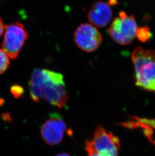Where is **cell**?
Instances as JSON below:
<instances>
[{"instance_id":"7a4b0ae2","label":"cell","mask_w":155,"mask_h":156,"mask_svg":"<svg viewBox=\"0 0 155 156\" xmlns=\"http://www.w3.org/2000/svg\"><path fill=\"white\" fill-rule=\"evenodd\" d=\"M132 58L136 86L155 92V51L138 47L133 51Z\"/></svg>"},{"instance_id":"4fadbf2b","label":"cell","mask_w":155,"mask_h":156,"mask_svg":"<svg viewBox=\"0 0 155 156\" xmlns=\"http://www.w3.org/2000/svg\"><path fill=\"white\" fill-rule=\"evenodd\" d=\"M10 91L16 99L21 97L24 94V89L19 85H13L11 87Z\"/></svg>"},{"instance_id":"e0dca14e","label":"cell","mask_w":155,"mask_h":156,"mask_svg":"<svg viewBox=\"0 0 155 156\" xmlns=\"http://www.w3.org/2000/svg\"><path fill=\"white\" fill-rule=\"evenodd\" d=\"M4 102V101L2 100V99H0V105L2 104V103Z\"/></svg>"},{"instance_id":"9a60e30c","label":"cell","mask_w":155,"mask_h":156,"mask_svg":"<svg viewBox=\"0 0 155 156\" xmlns=\"http://www.w3.org/2000/svg\"><path fill=\"white\" fill-rule=\"evenodd\" d=\"M4 28L5 27L4 26L3 21L2 20L1 18L0 17V36L3 34Z\"/></svg>"},{"instance_id":"5b68a950","label":"cell","mask_w":155,"mask_h":156,"mask_svg":"<svg viewBox=\"0 0 155 156\" xmlns=\"http://www.w3.org/2000/svg\"><path fill=\"white\" fill-rule=\"evenodd\" d=\"M74 40L78 47L86 52L96 50L102 41V37L96 27L91 24L82 23L78 27Z\"/></svg>"},{"instance_id":"3957f363","label":"cell","mask_w":155,"mask_h":156,"mask_svg":"<svg viewBox=\"0 0 155 156\" xmlns=\"http://www.w3.org/2000/svg\"><path fill=\"white\" fill-rule=\"evenodd\" d=\"M138 27L135 17L127 15L123 11L113 21L108 29L110 37L116 43L126 45L130 44L136 37Z\"/></svg>"},{"instance_id":"8fae6325","label":"cell","mask_w":155,"mask_h":156,"mask_svg":"<svg viewBox=\"0 0 155 156\" xmlns=\"http://www.w3.org/2000/svg\"><path fill=\"white\" fill-rule=\"evenodd\" d=\"M9 58L6 52L0 49V74H2L7 69L9 66Z\"/></svg>"},{"instance_id":"ba28073f","label":"cell","mask_w":155,"mask_h":156,"mask_svg":"<svg viewBox=\"0 0 155 156\" xmlns=\"http://www.w3.org/2000/svg\"><path fill=\"white\" fill-rule=\"evenodd\" d=\"M112 17V11L109 4L102 1H96L93 3L88 14L90 22L99 27L107 25Z\"/></svg>"},{"instance_id":"5bb4252c","label":"cell","mask_w":155,"mask_h":156,"mask_svg":"<svg viewBox=\"0 0 155 156\" xmlns=\"http://www.w3.org/2000/svg\"><path fill=\"white\" fill-rule=\"evenodd\" d=\"M143 129V133L150 142L153 144L155 146V139L153 137V130L146 127H140Z\"/></svg>"},{"instance_id":"9c48e42d","label":"cell","mask_w":155,"mask_h":156,"mask_svg":"<svg viewBox=\"0 0 155 156\" xmlns=\"http://www.w3.org/2000/svg\"><path fill=\"white\" fill-rule=\"evenodd\" d=\"M145 126L155 130V119L140 118L138 117H133V120L126 122V127L130 129Z\"/></svg>"},{"instance_id":"8992f818","label":"cell","mask_w":155,"mask_h":156,"mask_svg":"<svg viewBox=\"0 0 155 156\" xmlns=\"http://www.w3.org/2000/svg\"><path fill=\"white\" fill-rule=\"evenodd\" d=\"M66 129V123L62 117L58 114H53L42 125L41 137L47 144L54 146L62 141Z\"/></svg>"},{"instance_id":"6da1fadb","label":"cell","mask_w":155,"mask_h":156,"mask_svg":"<svg viewBox=\"0 0 155 156\" xmlns=\"http://www.w3.org/2000/svg\"><path fill=\"white\" fill-rule=\"evenodd\" d=\"M29 91L34 102L44 100L59 108L64 107L68 100L63 75L46 69L36 68L33 71Z\"/></svg>"},{"instance_id":"2e32d148","label":"cell","mask_w":155,"mask_h":156,"mask_svg":"<svg viewBox=\"0 0 155 156\" xmlns=\"http://www.w3.org/2000/svg\"><path fill=\"white\" fill-rule=\"evenodd\" d=\"M56 156H71L70 155H69L67 153H61L58 155H56Z\"/></svg>"},{"instance_id":"30bf717a","label":"cell","mask_w":155,"mask_h":156,"mask_svg":"<svg viewBox=\"0 0 155 156\" xmlns=\"http://www.w3.org/2000/svg\"><path fill=\"white\" fill-rule=\"evenodd\" d=\"M86 149L88 152V156H113L107 151L98 152L95 148L92 141L87 140L86 141Z\"/></svg>"},{"instance_id":"7c38bea8","label":"cell","mask_w":155,"mask_h":156,"mask_svg":"<svg viewBox=\"0 0 155 156\" xmlns=\"http://www.w3.org/2000/svg\"><path fill=\"white\" fill-rule=\"evenodd\" d=\"M136 37L141 41H145L149 40L151 37V34L149 29L146 27H140L138 28Z\"/></svg>"},{"instance_id":"52a82bcc","label":"cell","mask_w":155,"mask_h":156,"mask_svg":"<svg viewBox=\"0 0 155 156\" xmlns=\"http://www.w3.org/2000/svg\"><path fill=\"white\" fill-rule=\"evenodd\" d=\"M92 142L98 152L107 151L113 156H118L120 150L119 138L102 126L98 125L95 127Z\"/></svg>"},{"instance_id":"277c9868","label":"cell","mask_w":155,"mask_h":156,"mask_svg":"<svg viewBox=\"0 0 155 156\" xmlns=\"http://www.w3.org/2000/svg\"><path fill=\"white\" fill-rule=\"evenodd\" d=\"M5 33L2 49L11 59L16 58L28 38V34L22 23L16 22L5 27Z\"/></svg>"}]
</instances>
